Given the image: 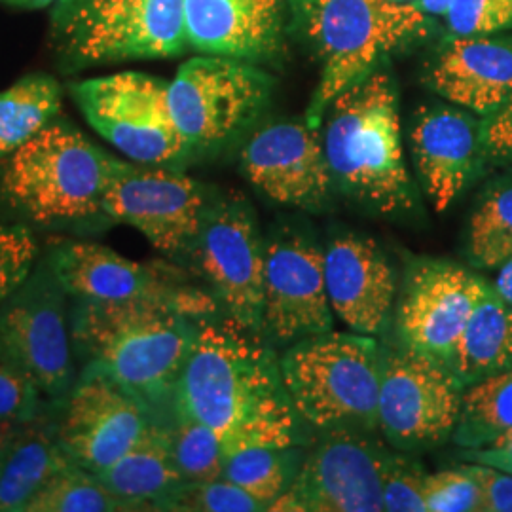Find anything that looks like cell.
<instances>
[{
	"instance_id": "1",
	"label": "cell",
	"mask_w": 512,
	"mask_h": 512,
	"mask_svg": "<svg viewBox=\"0 0 512 512\" xmlns=\"http://www.w3.org/2000/svg\"><path fill=\"white\" fill-rule=\"evenodd\" d=\"M173 414L215 429L226 456L251 444L304 446L308 440L272 342L230 315L200 319L175 389Z\"/></svg>"
},
{
	"instance_id": "2",
	"label": "cell",
	"mask_w": 512,
	"mask_h": 512,
	"mask_svg": "<svg viewBox=\"0 0 512 512\" xmlns=\"http://www.w3.org/2000/svg\"><path fill=\"white\" fill-rule=\"evenodd\" d=\"M200 319L171 302L74 298L71 336L84 363L105 368L165 423Z\"/></svg>"
},
{
	"instance_id": "3",
	"label": "cell",
	"mask_w": 512,
	"mask_h": 512,
	"mask_svg": "<svg viewBox=\"0 0 512 512\" xmlns=\"http://www.w3.org/2000/svg\"><path fill=\"white\" fill-rule=\"evenodd\" d=\"M323 124L334 188L387 219L414 217L420 200L404 160L399 92L391 73L378 65L351 84L334 97Z\"/></svg>"
},
{
	"instance_id": "4",
	"label": "cell",
	"mask_w": 512,
	"mask_h": 512,
	"mask_svg": "<svg viewBox=\"0 0 512 512\" xmlns=\"http://www.w3.org/2000/svg\"><path fill=\"white\" fill-rule=\"evenodd\" d=\"M302 421L321 433L380 429L384 349L376 336L329 330L294 342L279 357Z\"/></svg>"
},
{
	"instance_id": "5",
	"label": "cell",
	"mask_w": 512,
	"mask_h": 512,
	"mask_svg": "<svg viewBox=\"0 0 512 512\" xmlns=\"http://www.w3.org/2000/svg\"><path fill=\"white\" fill-rule=\"evenodd\" d=\"M116 158L67 122H50L2 167V194L37 224L103 215Z\"/></svg>"
},
{
	"instance_id": "6",
	"label": "cell",
	"mask_w": 512,
	"mask_h": 512,
	"mask_svg": "<svg viewBox=\"0 0 512 512\" xmlns=\"http://www.w3.org/2000/svg\"><path fill=\"white\" fill-rule=\"evenodd\" d=\"M294 6L321 59V78L306 114L313 128H321L334 97L431 25L418 6L393 0H296Z\"/></svg>"
},
{
	"instance_id": "7",
	"label": "cell",
	"mask_w": 512,
	"mask_h": 512,
	"mask_svg": "<svg viewBox=\"0 0 512 512\" xmlns=\"http://www.w3.org/2000/svg\"><path fill=\"white\" fill-rule=\"evenodd\" d=\"M52 29L74 65L175 57L188 48L184 0H57Z\"/></svg>"
},
{
	"instance_id": "8",
	"label": "cell",
	"mask_w": 512,
	"mask_h": 512,
	"mask_svg": "<svg viewBox=\"0 0 512 512\" xmlns=\"http://www.w3.org/2000/svg\"><path fill=\"white\" fill-rule=\"evenodd\" d=\"M67 296L46 258L0 304V351L57 406L76 382Z\"/></svg>"
},
{
	"instance_id": "9",
	"label": "cell",
	"mask_w": 512,
	"mask_h": 512,
	"mask_svg": "<svg viewBox=\"0 0 512 512\" xmlns=\"http://www.w3.org/2000/svg\"><path fill=\"white\" fill-rule=\"evenodd\" d=\"M270 92L272 78L253 63L202 54L181 65L167 84V101L190 150H207L247 128L264 109Z\"/></svg>"
},
{
	"instance_id": "10",
	"label": "cell",
	"mask_w": 512,
	"mask_h": 512,
	"mask_svg": "<svg viewBox=\"0 0 512 512\" xmlns=\"http://www.w3.org/2000/svg\"><path fill=\"white\" fill-rule=\"evenodd\" d=\"M88 124L112 147L139 164L167 165L192 150L175 126L167 82L150 74H110L71 86Z\"/></svg>"
},
{
	"instance_id": "11",
	"label": "cell",
	"mask_w": 512,
	"mask_h": 512,
	"mask_svg": "<svg viewBox=\"0 0 512 512\" xmlns=\"http://www.w3.org/2000/svg\"><path fill=\"white\" fill-rule=\"evenodd\" d=\"M382 349L378 423L385 440L412 454L452 439L463 406V389L452 372L399 340Z\"/></svg>"
},
{
	"instance_id": "12",
	"label": "cell",
	"mask_w": 512,
	"mask_h": 512,
	"mask_svg": "<svg viewBox=\"0 0 512 512\" xmlns=\"http://www.w3.org/2000/svg\"><path fill=\"white\" fill-rule=\"evenodd\" d=\"M196 179L164 165L114 162L103 215L139 230L167 256L190 253L211 207Z\"/></svg>"
},
{
	"instance_id": "13",
	"label": "cell",
	"mask_w": 512,
	"mask_h": 512,
	"mask_svg": "<svg viewBox=\"0 0 512 512\" xmlns=\"http://www.w3.org/2000/svg\"><path fill=\"white\" fill-rule=\"evenodd\" d=\"M190 255L196 258L220 310L264 334L266 239L247 200H213Z\"/></svg>"
},
{
	"instance_id": "14",
	"label": "cell",
	"mask_w": 512,
	"mask_h": 512,
	"mask_svg": "<svg viewBox=\"0 0 512 512\" xmlns=\"http://www.w3.org/2000/svg\"><path fill=\"white\" fill-rule=\"evenodd\" d=\"M59 408V444L78 467L95 475L128 454L158 421L133 391L92 363Z\"/></svg>"
},
{
	"instance_id": "15",
	"label": "cell",
	"mask_w": 512,
	"mask_h": 512,
	"mask_svg": "<svg viewBox=\"0 0 512 512\" xmlns=\"http://www.w3.org/2000/svg\"><path fill=\"white\" fill-rule=\"evenodd\" d=\"M389 452L357 431H329L306 452L275 512H380Z\"/></svg>"
},
{
	"instance_id": "16",
	"label": "cell",
	"mask_w": 512,
	"mask_h": 512,
	"mask_svg": "<svg viewBox=\"0 0 512 512\" xmlns=\"http://www.w3.org/2000/svg\"><path fill=\"white\" fill-rule=\"evenodd\" d=\"M264 336L283 346L334 329L325 249L308 232L277 228L266 239Z\"/></svg>"
},
{
	"instance_id": "17",
	"label": "cell",
	"mask_w": 512,
	"mask_h": 512,
	"mask_svg": "<svg viewBox=\"0 0 512 512\" xmlns=\"http://www.w3.org/2000/svg\"><path fill=\"white\" fill-rule=\"evenodd\" d=\"M482 285V277L456 262L429 256L410 260L393 313L395 340L448 365Z\"/></svg>"
},
{
	"instance_id": "18",
	"label": "cell",
	"mask_w": 512,
	"mask_h": 512,
	"mask_svg": "<svg viewBox=\"0 0 512 512\" xmlns=\"http://www.w3.org/2000/svg\"><path fill=\"white\" fill-rule=\"evenodd\" d=\"M55 275L73 298L103 302H171L198 317L219 313L215 296L184 283L183 275L162 264H143L88 241H59L48 253Z\"/></svg>"
},
{
	"instance_id": "19",
	"label": "cell",
	"mask_w": 512,
	"mask_h": 512,
	"mask_svg": "<svg viewBox=\"0 0 512 512\" xmlns=\"http://www.w3.org/2000/svg\"><path fill=\"white\" fill-rule=\"evenodd\" d=\"M241 169L268 200L323 211L334 194L321 128L283 120L258 129L241 152Z\"/></svg>"
},
{
	"instance_id": "20",
	"label": "cell",
	"mask_w": 512,
	"mask_h": 512,
	"mask_svg": "<svg viewBox=\"0 0 512 512\" xmlns=\"http://www.w3.org/2000/svg\"><path fill=\"white\" fill-rule=\"evenodd\" d=\"M412 160L435 211L450 209L475 181L482 160V118L456 105L418 110L410 128Z\"/></svg>"
},
{
	"instance_id": "21",
	"label": "cell",
	"mask_w": 512,
	"mask_h": 512,
	"mask_svg": "<svg viewBox=\"0 0 512 512\" xmlns=\"http://www.w3.org/2000/svg\"><path fill=\"white\" fill-rule=\"evenodd\" d=\"M330 308L349 329L384 336L393 323L397 277L382 247L357 232L338 234L325 247Z\"/></svg>"
},
{
	"instance_id": "22",
	"label": "cell",
	"mask_w": 512,
	"mask_h": 512,
	"mask_svg": "<svg viewBox=\"0 0 512 512\" xmlns=\"http://www.w3.org/2000/svg\"><path fill=\"white\" fill-rule=\"evenodd\" d=\"M425 80L448 103L484 118L512 93V38H452Z\"/></svg>"
},
{
	"instance_id": "23",
	"label": "cell",
	"mask_w": 512,
	"mask_h": 512,
	"mask_svg": "<svg viewBox=\"0 0 512 512\" xmlns=\"http://www.w3.org/2000/svg\"><path fill=\"white\" fill-rule=\"evenodd\" d=\"M184 23L196 52L253 61L279 46L283 0H184Z\"/></svg>"
},
{
	"instance_id": "24",
	"label": "cell",
	"mask_w": 512,
	"mask_h": 512,
	"mask_svg": "<svg viewBox=\"0 0 512 512\" xmlns=\"http://www.w3.org/2000/svg\"><path fill=\"white\" fill-rule=\"evenodd\" d=\"M446 368L465 391L512 368V304L484 281Z\"/></svg>"
},
{
	"instance_id": "25",
	"label": "cell",
	"mask_w": 512,
	"mask_h": 512,
	"mask_svg": "<svg viewBox=\"0 0 512 512\" xmlns=\"http://www.w3.org/2000/svg\"><path fill=\"white\" fill-rule=\"evenodd\" d=\"M97 476L110 494L128 505L129 511H156L165 495L184 482L171 459L167 429L162 421H154L128 454Z\"/></svg>"
},
{
	"instance_id": "26",
	"label": "cell",
	"mask_w": 512,
	"mask_h": 512,
	"mask_svg": "<svg viewBox=\"0 0 512 512\" xmlns=\"http://www.w3.org/2000/svg\"><path fill=\"white\" fill-rule=\"evenodd\" d=\"M0 473V512H25L42 486L73 459L57 439V423H21Z\"/></svg>"
},
{
	"instance_id": "27",
	"label": "cell",
	"mask_w": 512,
	"mask_h": 512,
	"mask_svg": "<svg viewBox=\"0 0 512 512\" xmlns=\"http://www.w3.org/2000/svg\"><path fill=\"white\" fill-rule=\"evenodd\" d=\"M61 86L48 74H29L0 92V158L10 156L54 122Z\"/></svg>"
},
{
	"instance_id": "28",
	"label": "cell",
	"mask_w": 512,
	"mask_h": 512,
	"mask_svg": "<svg viewBox=\"0 0 512 512\" xmlns=\"http://www.w3.org/2000/svg\"><path fill=\"white\" fill-rule=\"evenodd\" d=\"M304 458V446H241L224 459L222 478L238 484L272 507L275 499L293 484Z\"/></svg>"
},
{
	"instance_id": "29",
	"label": "cell",
	"mask_w": 512,
	"mask_h": 512,
	"mask_svg": "<svg viewBox=\"0 0 512 512\" xmlns=\"http://www.w3.org/2000/svg\"><path fill=\"white\" fill-rule=\"evenodd\" d=\"M465 253L478 270H497L512 256V175L490 184L469 217Z\"/></svg>"
},
{
	"instance_id": "30",
	"label": "cell",
	"mask_w": 512,
	"mask_h": 512,
	"mask_svg": "<svg viewBox=\"0 0 512 512\" xmlns=\"http://www.w3.org/2000/svg\"><path fill=\"white\" fill-rule=\"evenodd\" d=\"M512 429V368L463 391V406L452 440L463 450L488 446Z\"/></svg>"
},
{
	"instance_id": "31",
	"label": "cell",
	"mask_w": 512,
	"mask_h": 512,
	"mask_svg": "<svg viewBox=\"0 0 512 512\" xmlns=\"http://www.w3.org/2000/svg\"><path fill=\"white\" fill-rule=\"evenodd\" d=\"M165 429L171 459L184 482L222 478L226 444L215 429L183 414H173Z\"/></svg>"
},
{
	"instance_id": "32",
	"label": "cell",
	"mask_w": 512,
	"mask_h": 512,
	"mask_svg": "<svg viewBox=\"0 0 512 512\" xmlns=\"http://www.w3.org/2000/svg\"><path fill=\"white\" fill-rule=\"evenodd\" d=\"M116 511H129V507L110 494L99 476L78 467L74 461L55 473L25 507V512Z\"/></svg>"
},
{
	"instance_id": "33",
	"label": "cell",
	"mask_w": 512,
	"mask_h": 512,
	"mask_svg": "<svg viewBox=\"0 0 512 512\" xmlns=\"http://www.w3.org/2000/svg\"><path fill=\"white\" fill-rule=\"evenodd\" d=\"M156 511L266 512L270 511V505L238 484L217 478L205 482H181L158 503Z\"/></svg>"
},
{
	"instance_id": "34",
	"label": "cell",
	"mask_w": 512,
	"mask_h": 512,
	"mask_svg": "<svg viewBox=\"0 0 512 512\" xmlns=\"http://www.w3.org/2000/svg\"><path fill=\"white\" fill-rule=\"evenodd\" d=\"M425 512H482L480 486L463 465L425 475Z\"/></svg>"
},
{
	"instance_id": "35",
	"label": "cell",
	"mask_w": 512,
	"mask_h": 512,
	"mask_svg": "<svg viewBox=\"0 0 512 512\" xmlns=\"http://www.w3.org/2000/svg\"><path fill=\"white\" fill-rule=\"evenodd\" d=\"M446 27L452 38L490 37L512 27V0H454Z\"/></svg>"
},
{
	"instance_id": "36",
	"label": "cell",
	"mask_w": 512,
	"mask_h": 512,
	"mask_svg": "<svg viewBox=\"0 0 512 512\" xmlns=\"http://www.w3.org/2000/svg\"><path fill=\"white\" fill-rule=\"evenodd\" d=\"M38 245L23 224H0V304L33 272Z\"/></svg>"
},
{
	"instance_id": "37",
	"label": "cell",
	"mask_w": 512,
	"mask_h": 512,
	"mask_svg": "<svg viewBox=\"0 0 512 512\" xmlns=\"http://www.w3.org/2000/svg\"><path fill=\"white\" fill-rule=\"evenodd\" d=\"M425 475L418 461L389 452L382 484L384 512H425Z\"/></svg>"
},
{
	"instance_id": "38",
	"label": "cell",
	"mask_w": 512,
	"mask_h": 512,
	"mask_svg": "<svg viewBox=\"0 0 512 512\" xmlns=\"http://www.w3.org/2000/svg\"><path fill=\"white\" fill-rule=\"evenodd\" d=\"M40 410V389L0 351V421L21 425L38 418Z\"/></svg>"
},
{
	"instance_id": "39",
	"label": "cell",
	"mask_w": 512,
	"mask_h": 512,
	"mask_svg": "<svg viewBox=\"0 0 512 512\" xmlns=\"http://www.w3.org/2000/svg\"><path fill=\"white\" fill-rule=\"evenodd\" d=\"M463 467L475 476L480 486L482 512H512V473L476 461H469Z\"/></svg>"
},
{
	"instance_id": "40",
	"label": "cell",
	"mask_w": 512,
	"mask_h": 512,
	"mask_svg": "<svg viewBox=\"0 0 512 512\" xmlns=\"http://www.w3.org/2000/svg\"><path fill=\"white\" fill-rule=\"evenodd\" d=\"M482 147L486 158L512 162V93L494 112L482 118Z\"/></svg>"
},
{
	"instance_id": "41",
	"label": "cell",
	"mask_w": 512,
	"mask_h": 512,
	"mask_svg": "<svg viewBox=\"0 0 512 512\" xmlns=\"http://www.w3.org/2000/svg\"><path fill=\"white\" fill-rule=\"evenodd\" d=\"M461 458L467 461H476V463H486V465H494L499 469H507L512 465V429L507 433H503L501 437L492 440L488 446L484 448H476V450H465L461 454Z\"/></svg>"
},
{
	"instance_id": "42",
	"label": "cell",
	"mask_w": 512,
	"mask_h": 512,
	"mask_svg": "<svg viewBox=\"0 0 512 512\" xmlns=\"http://www.w3.org/2000/svg\"><path fill=\"white\" fill-rule=\"evenodd\" d=\"M497 277L494 281V289L497 294L507 300L509 304H512V256L503 264L497 268Z\"/></svg>"
},
{
	"instance_id": "43",
	"label": "cell",
	"mask_w": 512,
	"mask_h": 512,
	"mask_svg": "<svg viewBox=\"0 0 512 512\" xmlns=\"http://www.w3.org/2000/svg\"><path fill=\"white\" fill-rule=\"evenodd\" d=\"M454 0H420L418 8L429 18H444Z\"/></svg>"
},
{
	"instance_id": "44",
	"label": "cell",
	"mask_w": 512,
	"mask_h": 512,
	"mask_svg": "<svg viewBox=\"0 0 512 512\" xmlns=\"http://www.w3.org/2000/svg\"><path fill=\"white\" fill-rule=\"evenodd\" d=\"M16 427L18 425H10V423H2L0 421V473H2L4 461H6V456H8V448H10L12 439H14Z\"/></svg>"
},
{
	"instance_id": "45",
	"label": "cell",
	"mask_w": 512,
	"mask_h": 512,
	"mask_svg": "<svg viewBox=\"0 0 512 512\" xmlns=\"http://www.w3.org/2000/svg\"><path fill=\"white\" fill-rule=\"evenodd\" d=\"M2 2L12 4V6H19V8H44V6L55 4L57 0H2Z\"/></svg>"
},
{
	"instance_id": "46",
	"label": "cell",
	"mask_w": 512,
	"mask_h": 512,
	"mask_svg": "<svg viewBox=\"0 0 512 512\" xmlns=\"http://www.w3.org/2000/svg\"><path fill=\"white\" fill-rule=\"evenodd\" d=\"M393 2H397V4H406V6H418V2H420V0H393Z\"/></svg>"
},
{
	"instance_id": "47",
	"label": "cell",
	"mask_w": 512,
	"mask_h": 512,
	"mask_svg": "<svg viewBox=\"0 0 512 512\" xmlns=\"http://www.w3.org/2000/svg\"><path fill=\"white\" fill-rule=\"evenodd\" d=\"M505 471H509V473H512V465H511V467H507V469H505Z\"/></svg>"
}]
</instances>
